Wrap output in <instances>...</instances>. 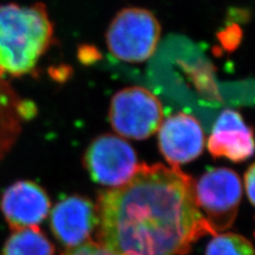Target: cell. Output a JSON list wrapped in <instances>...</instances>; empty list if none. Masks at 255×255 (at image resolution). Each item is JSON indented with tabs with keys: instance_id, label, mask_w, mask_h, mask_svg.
I'll use <instances>...</instances> for the list:
<instances>
[{
	"instance_id": "cell-3",
	"label": "cell",
	"mask_w": 255,
	"mask_h": 255,
	"mask_svg": "<svg viewBox=\"0 0 255 255\" xmlns=\"http://www.w3.org/2000/svg\"><path fill=\"white\" fill-rule=\"evenodd\" d=\"M161 37V26L155 16L140 7H127L112 20L107 44L116 59L140 63L151 58Z\"/></svg>"
},
{
	"instance_id": "cell-7",
	"label": "cell",
	"mask_w": 255,
	"mask_h": 255,
	"mask_svg": "<svg viewBox=\"0 0 255 255\" xmlns=\"http://www.w3.org/2000/svg\"><path fill=\"white\" fill-rule=\"evenodd\" d=\"M98 223L97 206L84 197L71 196L64 199L51 212L52 233L68 249L89 242Z\"/></svg>"
},
{
	"instance_id": "cell-6",
	"label": "cell",
	"mask_w": 255,
	"mask_h": 255,
	"mask_svg": "<svg viewBox=\"0 0 255 255\" xmlns=\"http://www.w3.org/2000/svg\"><path fill=\"white\" fill-rule=\"evenodd\" d=\"M84 164L95 182L110 187L125 184L138 167L134 149L112 134L101 135L92 141L85 152Z\"/></svg>"
},
{
	"instance_id": "cell-1",
	"label": "cell",
	"mask_w": 255,
	"mask_h": 255,
	"mask_svg": "<svg viewBox=\"0 0 255 255\" xmlns=\"http://www.w3.org/2000/svg\"><path fill=\"white\" fill-rule=\"evenodd\" d=\"M193 178L179 167L138 165L98 198L99 244L119 255H182L214 233L199 210Z\"/></svg>"
},
{
	"instance_id": "cell-14",
	"label": "cell",
	"mask_w": 255,
	"mask_h": 255,
	"mask_svg": "<svg viewBox=\"0 0 255 255\" xmlns=\"http://www.w3.org/2000/svg\"><path fill=\"white\" fill-rule=\"evenodd\" d=\"M63 255H119L108 249L103 245L96 242H86L85 244L68 249Z\"/></svg>"
},
{
	"instance_id": "cell-9",
	"label": "cell",
	"mask_w": 255,
	"mask_h": 255,
	"mask_svg": "<svg viewBox=\"0 0 255 255\" xmlns=\"http://www.w3.org/2000/svg\"><path fill=\"white\" fill-rule=\"evenodd\" d=\"M50 206L46 191L31 181L14 183L1 200L3 216L14 231L37 227L47 217Z\"/></svg>"
},
{
	"instance_id": "cell-2",
	"label": "cell",
	"mask_w": 255,
	"mask_h": 255,
	"mask_svg": "<svg viewBox=\"0 0 255 255\" xmlns=\"http://www.w3.org/2000/svg\"><path fill=\"white\" fill-rule=\"evenodd\" d=\"M53 26L43 3L0 5V70L29 74L49 48Z\"/></svg>"
},
{
	"instance_id": "cell-10",
	"label": "cell",
	"mask_w": 255,
	"mask_h": 255,
	"mask_svg": "<svg viewBox=\"0 0 255 255\" xmlns=\"http://www.w3.org/2000/svg\"><path fill=\"white\" fill-rule=\"evenodd\" d=\"M207 148L215 157L244 162L253 154V133L236 111L226 110L213 127Z\"/></svg>"
},
{
	"instance_id": "cell-4",
	"label": "cell",
	"mask_w": 255,
	"mask_h": 255,
	"mask_svg": "<svg viewBox=\"0 0 255 255\" xmlns=\"http://www.w3.org/2000/svg\"><path fill=\"white\" fill-rule=\"evenodd\" d=\"M195 193L199 210L214 235L233 225L243 196L236 172L227 168L211 169L196 183Z\"/></svg>"
},
{
	"instance_id": "cell-13",
	"label": "cell",
	"mask_w": 255,
	"mask_h": 255,
	"mask_svg": "<svg viewBox=\"0 0 255 255\" xmlns=\"http://www.w3.org/2000/svg\"><path fill=\"white\" fill-rule=\"evenodd\" d=\"M205 255H254L253 246L242 235L225 233L214 235Z\"/></svg>"
},
{
	"instance_id": "cell-8",
	"label": "cell",
	"mask_w": 255,
	"mask_h": 255,
	"mask_svg": "<svg viewBox=\"0 0 255 255\" xmlns=\"http://www.w3.org/2000/svg\"><path fill=\"white\" fill-rule=\"evenodd\" d=\"M201 125L185 113L172 115L158 129V146L170 166L179 167L197 158L204 149Z\"/></svg>"
},
{
	"instance_id": "cell-5",
	"label": "cell",
	"mask_w": 255,
	"mask_h": 255,
	"mask_svg": "<svg viewBox=\"0 0 255 255\" xmlns=\"http://www.w3.org/2000/svg\"><path fill=\"white\" fill-rule=\"evenodd\" d=\"M163 115L159 100L140 86L119 91L111 101V125L119 135L127 138H148L159 129Z\"/></svg>"
},
{
	"instance_id": "cell-15",
	"label": "cell",
	"mask_w": 255,
	"mask_h": 255,
	"mask_svg": "<svg viewBox=\"0 0 255 255\" xmlns=\"http://www.w3.org/2000/svg\"><path fill=\"white\" fill-rule=\"evenodd\" d=\"M254 181H255V166L252 164L249 169L247 170L245 174V185H246V193L249 198L250 203L254 204Z\"/></svg>"
},
{
	"instance_id": "cell-12",
	"label": "cell",
	"mask_w": 255,
	"mask_h": 255,
	"mask_svg": "<svg viewBox=\"0 0 255 255\" xmlns=\"http://www.w3.org/2000/svg\"><path fill=\"white\" fill-rule=\"evenodd\" d=\"M2 255H54V247L37 227L15 230Z\"/></svg>"
},
{
	"instance_id": "cell-11",
	"label": "cell",
	"mask_w": 255,
	"mask_h": 255,
	"mask_svg": "<svg viewBox=\"0 0 255 255\" xmlns=\"http://www.w3.org/2000/svg\"><path fill=\"white\" fill-rule=\"evenodd\" d=\"M34 114V106L21 100L0 70V161L17 140L21 122Z\"/></svg>"
}]
</instances>
